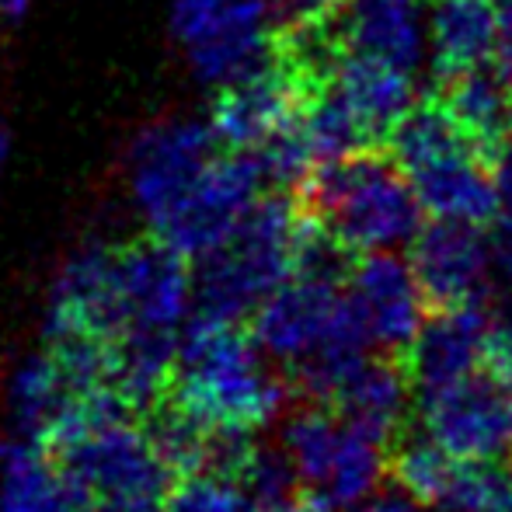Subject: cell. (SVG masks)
I'll return each instance as SVG.
<instances>
[{
  "instance_id": "19",
  "label": "cell",
  "mask_w": 512,
  "mask_h": 512,
  "mask_svg": "<svg viewBox=\"0 0 512 512\" xmlns=\"http://www.w3.org/2000/svg\"><path fill=\"white\" fill-rule=\"evenodd\" d=\"M432 95L488 164L512 140V81L495 63L443 77Z\"/></svg>"
},
{
  "instance_id": "18",
  "label": "cell",
  "mask_w": 512,
  "mask_h": 512,
  "mask_svg": "<svg viewBox=\"0 0 512 512\" xmlns=\"http://www.w3.org/2000/svg\"><path fill=\"white\" fill-rule=\"evenodd\" d=\"M324 91H331L342 102L370 147H384L398 119L415 105L408 70L359 53L338 56L328 81H324Z\"/></svg>"
},
{
  "instance_id": "9",
  "label": "cell",
  "mask_w": 512,
  "mask_h": 512,
  "mask_svg": "<svg viewBox=\"0 0 512 512\" xmlns=\"http://www.w3.org/2000/svg\"><path fill=\"white\" fill-rule=\"evenodd\" d=\"M126 331L119 290V244H88L56 276L46 307V338L84 335L112 342Z\"/></svg>"
},
{
  "instance_id": "25",
  "label": "cell",
  "mask_w": 512,
  "mask_h": 512,
  "mask_svg": "<svg viewBox=\"0 0 512 512\" xmlns=\"http://www.w3.org/2000/svg\"><path fill=\"white\" fill-rule=\"evenodd\" d=\"M384 474H387V453L377 443H370L366 436L352 432L349 425H342L335 460H331L314 499H321L331 512H342L356 506V502H363L370 492H377Z\"/></svg>"
},
{
  "instance_id": "33",
  "label": "cell",
  "mask_w": 512,
  "mask_h": 512,
  "mask_svg": "<svg viewBox=\"0 0 512 512\" xmlns=\"http://www.w3.org/2000/svg\"><path fill=\"white\" fill-rule=\"evenodd\" d=\"M4 154H7V136L0 133V164H4Z\"/></svg>"
},
{
  "instance_id": "22",
  "label": "cell",
  "mask_w": 512,
  "mask_h": 512,
  "mask_svg": "<svg viewBox=\"0 0 512 512\" xmlns=\"http://www.w3.org/2000/svg\"><path fill=\"white\" fill-rule=\"evenodd\" d=\"M81 398L84 391H77L53 352H35V356L21 359V366L11 377L14 429H18L21 439H35V443L46 446L49 436L60 429V422Z\"/></svg>"
},
{
  "instance_id": "10",
  "label": "cell",
  "mask_w": 512,
  "mask_h": 512,
  "mask_svg": "<svg viewBox=\"0 0 512 512\" xmlns=\"http://www.w3.org/2000/svg\"><path fill=\"white\" fill-rule=\"evenodd\" d=\"M220 143L203 122H161L147 129L129 150V192L147 227H154L189 185L203 175Z\"/></svg>"
},
{
  "instance_id": "8",
  "label": "cell",
  "mask_w": 512,
  "mask_h": 512,
  "mask_svg": "<svg viewBox=\"0 0 512 512\" xmlns=\"http://www.w3.org/2000/svg\"><path fill=\"white\" fill-rule=\"evenodd\" d=\"M512 394L485 373H467L446 387L418 394L415 422L422 436L453 460L502 457L512 443Z\"/></svg>"
},
{
  "instance_id": "14",
  "label": "cell",
  "mask_w": 512,
  "mask_h": 512,
  "mask_svg": "<svg viewBox=\"0 0 512 512\" xmlns=\"http://www.w3.org/2000/svg\"><path fill=\"white\" fill-rule=\"evenodd\" d=\"M411 394H415V387L408 380L405 359L380 352V356H366L342 380V387L331 394L324 408H331L338 422L387 453L411 432V422H415Z\"/></svg>"
},
{
  "instance_id": "11",
  "label": "cell",
  "mask_w": 512,
  "mask_h": 512,
  "mask_svg": "<svg viewBox=\"0 0 512 512\" xmlns=\"http://www.w3.org/2000/svg\"><path fill=\"white\" fill-rule=\"evenodd\" d=\"M408 248V269L418 283L425 310L457 307L485 297L492 248L481 227L432 216L429 223H418Z\"/></svg>"
},
{
  "instance_id": "5",
  "label": "cell",
  "mask_w": 512,
  "mask_h": 512,
  "mask_svg": "<svg viewBox=\"0 0 512 512\" xmlns=\"http://www.w3.org/2000/svg\"><path fill=\"white\" fill-rule=\"evenodd\" d=\"M317 95L321 84L272 46L258 67L220 84L206 126L223 150L255 154L262 143L293 126Z\"/></svg>"
},
{
  "instance_id": "13",
  "label": "cell",
  "mask_w": 512,
  "mask_h": 512,
  "mask_svg": "<svg viewBox=\"0 0 512 512\" xmlns=\"http://www.w3.org/2000/svg\"><path fill=\"white\" fill-rule=\"evenodd\" d=\"M119 290L126 331H182L192 314L189 258L150 234L119 244Z\"/></svg>"
},
{
  "instance_id": "1",
  "label": "cell",
  "mask_w": 512,
  "mask_h": 512,
  "mask_svg": "<svg viewBox=\"0 0 512 512\" xmlns=\"http://www.w3.org/2000/svg\"><path fill=\"white\" fill-rule=\"evenodd\" d=\"M290 384L234 321L192 317L178 335V356L164 398L192 415L206 432L269 429L290 401Z\"/></svg>"
},
{
  "instance_id": "17",
  "label": "cell",
  "mask_w": 512,
  "mask_h": 512,
  "mask_svg": "<svg viewBox=\"0 0 512 512\" xmlns=\"http://www.w3.org/2000/svg\"><path fill=\"white\" fill-rule=\"evenodd\" d=\"M488 324H492V310L485 300L429 310L405 352V370L415 394H429L478 370Z\"/></svg>"
},
{
  "instance_id": "6",
  "label": "cell",
  "mask_w": 512,
  "mask_h": 512,
  "mask_svg": "<svg viewBox=\"0 0 512 512\" xmlns=\"http://www.w3.org/2000/svg\"><path fill=\"white\" fill-rule=\"evenodd\" d=\"M171 28L192 70L227 84L272 53V0H175Z\"/></svg>"
},
{
  "instance_id": "31",
  "label": "cell",
  "mask_w": 512,
  "mask_h": 512,
  "mask_svg": "<svg viewBox=\"0 0 512 512\" xmlns=\"http://www.w3.org/2000/svg\"><path fill=\"white\" fill-rule=\"evenodd\" d=\"M492 63L512 81V4H502L499 11V42H495Z\"/></svg>"
},
{
  "instance_id": "30",
  "label": "cell",
  "mask_w": 512,
  "mask_h": 512,
  "mask_svg": "<svg viewBox=\"0 0 512 512\" xmlns=\"http://www.w3.org/2000/svg\"><path fill=\"white\" fill-rule=\"evenodd\" d=\"M342 512H425V509L418 502H411L401 488H394V492H370L363 502H356V506Z\"/></svg>"
},
{
  "instance_id": "26",
  "label": "cell",
  "mask_w": 512,
  "mask_h": 512,
  "mask_svg": "<svg viewBox=\"0 0 512 512\" xmlns=\"http://www.w3.org/2000/svg\"><path fill=\"white\" fill-rule=\"evenodd\" d=\"M453 464L457 460L446 457L436 443H429L425 436H411V432L387 450V474H391L394 488H401L422 509L436 499L443 481L450 478Z\"/></svg>"
},
{
  "instance_id": "34",
  "label": "cell",
  "mask_w": 512,
  "mask_h": 512,
  "mask_svg": "<svg viewBox=\"0 0 512 512\" xmlns=\"http://www.w3.org/2000/svg\"><path fill=\"white\" fill-rule=\"evenodd\" d=\"M492 4H499V7H502V4H512V0H492Z\"/></svg>"
},
{
  "instance_id": "27",
  "label": "cell",
  "mask_w": 512,
  "mask_h": 512,
  "mask_svg": "<svg viewBox=\"0 0 512 512\" xmlns=\"http://www.w3.org/2000/svg\"><path fill=\"white\" fill-rule=\"evenodd\" d=\"M161 512H248V495L223 474L189 471L171 481Z\"/></svg>"
},
{
  "instance_id": "24",
  "label": "cell",
  "mask_w": 512,
  "mask_h": 512,
  "mask_svg": "<svg viewBox=\"0 0 512 512\" xmlns=\"http://www.w3.org/2000/svg\"><path fill=\"white\" fill-rule=\"evenodd\" d=\"M425 512H512V457L457 460Z\"/></svg>"
},
{
  "instance_id": "21",
  "label": "cell",
  "mask_w": 512,
  "mask_h": 512,
  "mask_svg": "<svg viewBox=\"0 0 512 512\" xmlns=\"http://www.w3.org/2000/svg\"><path fill=\"white\" fill-rule=\"evenodd\" d=\"M495 42H499V4L429 0V46L439 81L492 63Z\"/></svg>"
},
{
  "instance_id": "4",
  "label": "cell",
  "mask_w": 512,
  "mask_h": 512,
  "mask_svg": "<svg viewBox=\"0 0 512 512\" xmlns=\"http://www.w3.org/2000/svg\"><path fill=\"white\" fill-rule=\"evenodd\" d=\"M387 154L405 171L422 213L492 227L499 216L492 164L478 154L436 95L422 98L398 119L387 136Z\"/></svg>"
},
{
  "instance_id": "20",
  "label": "cell",
  "mask_w": 512,
  "mask_h": 512,
  "mask_svg": "<svg viewBox=\"0 0 512 512\" xmlns=\"http://www.w3.org/2000/svg\"><path fill=\"white\" fill-rule=\"evenodd\" d=\"M0 512H95L84 488L35 439L0 450Z\"/></svg>"
},
{
  "instance_id": "15",
  "label": "cell",
  "mask_w": 512,
  "mask_h": 512,
  "mask_svg": "<svg viewBox=\"0 0 512 512\" xmlns=\"http://www.w3.org/2000/svg\"><path fill=\"white\" fill-rule=\"evenodd\" d=\"M425 0H335L324 11L342 53L415 70L425 49Z\"/></svg>"
},
{
  "instance_id": "29",
  "label": "cell",
  "mask_w": 512,
  "mask_h": 512,
  "mask_svg": "<svg viewBox=\"0 0 512 512\" xmlns=\"http://www.w3.org/2000/svg\"><path fill=\"white\" fill-rule=\"evenodd\" d=\"M492 182H495V196H499V216H495V220L512 223V140L495 154Z\"/></svg>"
},
{
  "instance_id": "32",
  "label": "cell",
  "mask_w": 512,
  "mask_h": 512,
  "mask_svg": "<svg viewBox=\"0 0 512 512\" xmlns=\"http://www.w3.org/2000/svg\"><path fill=\"white\" fill-rule=\"evenodd\" d=\"M28 4H32V0H0V14H4V18H21V14L28 11Z\"/></svg>"
},
{
  "instance_id": "2",
  "label": "cell",
  "mask_w": 512,
  "mask_h": 512,
  "mask_svg": "<svg viewBox=\"0 0 512 512\" xmlns=\"http://www.w3.org/2000/svg\"><path fill=\"white\" fill-rule=\"evenodd\" d=\"M293 199L356 255L408 248L422 223V206L387 147L314 164Z\"/></svg>"
},
{
  "instance_id": "12",
  "label": "cell",
  "mask_w": 512,
  "mask_h": 512,
  "mask_svg": "<svg viewBox=\"0 0 512 512\" xmlns=\"http://www.w3.org/2000/svg\"><path fill=\"white\" fill-rule=\"evenodd\" d=\"M349 297L366 324L370 345L384 356L405 359L425 321V300L408 262L394 251H363L349 272Z\"/></svg>"
},
{
  "instance_id": "28",
  "label": "cell",
  "mask_w": 512,
  "mask_h": 512,
  "mask_svg": "<svg viewBox=\"0 0 512 512\" xmlns=\"http://www.w3.org/2000/svg\"><path fill=\"white\" fill-rule=\"evenodd\" d=\"M478 373H485L488 380H495L499 387H506L512 394V317L492 314V324L485 331L478 356Z\"/></svg>"
},
{
  "instance_id": "16",
  "label": "cell",
  "mask_w": 512,
  "mask_h": 512,
  "mask_svg": "<svg viewBox=\"0 0 512 512\" xmlns=\"http://www.w3.org/2000/svg\"><path fill=\"white\" fill-rule=\"evenodd\" d=\"M342 297L345 286L290 276L251 310V338L265 352V359L286 370L324 335Z\"/></svg>"
},
{
  "instance_id": "7",
  "label": "cell",
  "mask_w": 512,
  "mask_h": 512,
  "mask_svg": "<svg viewBox=\"0 0 512 512\" xmlns=\"http://www.w3.org/2000/svg\"><path fill=\"white\" fill-rule=\"evenodd\" d=\"M262 182L265 178L251 154H241V150L213 154L203 175L189 185V192L150 227V237L168 244L189 262L203 258L262 196Z\"/></svg>"
},
{
  "instance_id": "23",
  "label": "cell",
  "mask_w": 512,
  "mask_h": 512,
  "mask_svg": "<svg viewBox=\"0 0 512 512\" xmlns=\"http://www.w3.org/2000/svg\"><path fill=\"white\" fill-rule=\"evenodd\" d=\"M338 439H342V422L335 418V411L317 405V401H304L283 418L279 446H283L286 460L297 471V481L310 495L321 488L324 474H328L331 460H335Z\"/></svg>"
},
{
  "instance_id": "35",
  "label": "cell",
  "mask_w": 512,
  "mask_h": 512,
  "mask_svg": "<svg viewBox=\"0 0 512 512\" xmlns=\"http://www.w3.org/2000/svg\"><path fill=\"white\" fill-rule=\"evenodd\" d=\"M509 418H512V401H509Z\"/></svg>"
},
{
  "instance_id": "3",
  "label": "cell",
  "mask_w": 512,
  "mask_h": 512,
  "mask_svg": "<svg viewBox=\"0 0 512 512\" xmlns=\"http://www.w3.org/2000/svg\"><path fill=\"white\" fill-rule=\"evenodd\" d=\"M304 209L293 192H269L251 203L237 227L196 258L192 272V317L244 324L276 286L293 276L297 234Z\"/></svg>"
}]
</instances>
